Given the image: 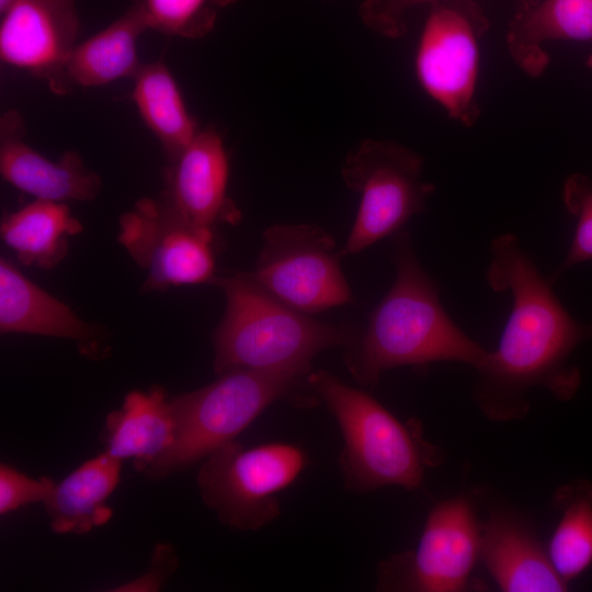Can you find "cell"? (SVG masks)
Masks as SVG:
<instances>
[{"instance_id":"cell-10","label":"cell","mask_w":592,"mask_h":592,"mask_svg":"<svg viewBox=\"0 0 592 592\" xmlns=\"http://www.w3.org/2000/svg\"><path fill=\"white\" fill-rule=\"evenodd\" d=\"M479 555L480 522L473 501L464 496L442 500L430 511L415 550L382 562L377 588L464 591Z\"/></svg>"},{"instance_id":"cell-3","label":"cell","mask_w":592,"mask_h":592,"mask_svg":"<svg viewBox=\"0 0 592 592\" xmlns=\"http://www.w3.org/2000/svg\"><path fill=\"white\" fill-rule=\"evenodd\" d=\"M226 298L213 333L214 371L232 368L312 369L323 350L345 346L357 331L319 321L269 292L253 273L215 275L210 282Z\"/></svg>"},{"instance_id":"cell-19","label":"cell","mask_w":592,"mask_h":592,"mask_svg":"<svg viewBox=\"0 0 592 592\" xmlns=\"http://www.w3.org/2000/svg\"><path fill=\"white\" fill-rule=\"evenodd\" d=\"M121 464L103 452L56 483L43 502L50 528L82 535L109 522L112 509L105 502L119 482Z\"/></svg>"},{"instance_id":"cell-9","label":"cell","mask_w":592,"mask_h":592,"mask_svg":"<svg viewBox=\"0 0 592 592\" xmlns=\"http://www.w3.org/2000/svg\"><path fill=\"white\" fill-rule=\"evenodd\" d=\"M489 27L471 0L433 3L420 38L415 68L424 90L447 114L466 126L479 116L476 84L479 44Z\"/></svg>"},{"instance_id":"cell-12","label":"cell","mask_w":592,"mask_h":592,"mask_svg":"<svg viewBox=\"0 0 592 592\" xmlns=\"http://www.w3.org/2000/svg\"><path fill=\"white\" fill-rule=\"evenodd\" d=\"M1 16V61L44 80L56 94L71 92L66 65L80 25L75 0H13Z\"/></svg>"},{"instance_id":"cell-17","label":"cell","mask_w":592,"mask_h":592,"mask_svg":"<svg viewBox=\"0 0 592 592\" xmlns=\"http://www.w3.org/2000/svg\"><path fill=\"white\" fill-rule=\"evenodd\" d=\"M174 434L170 399L162 387L153 386L125 396L122 407L107 414L101 440L104 453L121 462L132 458L143 473L170 448Z\"/></svg>"},{"instance_id":"cell-13","label":"cell","mask_w":592,"mask_h":592,"mask_svg":"<svg viewBox=\"0 0 592 592\" xmlns=\"http://www.w3.org/2000/svg\"><path fill=\"white\" fill-rule=\"evenodd\" d=\"M162 201L191 226L216 232L219 223L240 214L227 196L228 157L220 135L198 130L163 171Z\"/></svg>"},{"instance_id":"cell-26","label":"cell","mask_w":592,"mask_h":592,"mask_svg":"<svg viewBox=\"0 0 592 592\" xmlns=\"http://www.w3.org/2000/svg\"><path fill=\"white\" fill-rule=\"evenodd\" d=\"M56 483L48 477L34 479L7 464L0 466V513L7 514L35 502H44Z\"/></svg>"},{"instance_id":"cell-5","label":"cell","mask_w":592,"mask_h":592,"mask_svg":"<svg viewBox=\"0 0 592 592\" xmlns=\"http://www.w3.org/2000/svg\"><path fill=\"white\" fill-rule=\"evenodd\" d=\"M341 430L339 464L345 489L364 493L395 486L418 489L426 468L437 464L436 448L418 422H402L369 394L318 369L308 376Z\"/></svg>"},{"instance_id":"cell-1","label":"cell","mask_w":592,"mask_h":592,"mask_svg":"<svg viewBox=\"0 0 592 592\" xmlns=\"http://www.w3.org/2000/svg\"><path fill=\"white\" fill-rule=\"evenodd\" d=\"M486 281L509 293L512 307L497 349L476 369L473 398L481 413L497 422L523 419L537 387L560 401L572 399L582 377L571 357L592 339V321L572 317L514 234L491 240Z\"/></svg>"},{"instance_id":"cell-21","label":"cell","mask_w":592,"mask_h":592,"mask_svg":"<svg viewBox=\"0 0 592 592\" xmlns=\"http://www.w3.org/2000/svg\"><path fill=\"white\" fill-rule=\"evenodd\" d=\"M82 231L66 203L37 200L5 215L2 241L26 266L55 269L67 255L68 240Z\"/></svg>"},{"instance_id":"cell-27","label":"cell","mask_w":592,"mask_h":592,"mask_svg":"<svg viewBox=\"0 0 592 592\" xmlns=\"http://www.w3.org/2000/svg\"><path fill=\"white\" fill-rule=\"evenodd\" d=\"M443 0H365L360 7V15L371 30L397 38L406 32V12L419 4L436 3Z\"/></svg>"},{"instance_id":"cell-22","label":"cell","mask_w":592,"mask_h":592,"mask_svg":"<svg viewBox=\"0 0 592 592\" xmlns=\"http://www.w3.org/2000/svg\"><path fill=\"white\" fill-rule=\"evenodd\" d=\"M133 101L169 158L179 153L197 134L178 84L162 60L144 64L134 78Z\"/></svg>"},{"instance_id":"cell-23","label":"cell","mask_w":592,"mask_h":592,"mask_svg":"<svg viewBox=\"0 0 592 592\" xmlns=\"http://www.w3.org/2000/svg\"><path fill=\"white\" fill-rule=\"evenodd\" d=\"M554 500L561 515L547 553L558 576L569 584L592 563V482L565 485Z\"/></svg>"},{"instance_id":"cell-24","label":"cell","mask_w":592,"mask_h":592,"mask_svg":"<svg viewBox=\"0 0 592 592\" xmlns=\"http://www.w3.org/2000/svg\"><path fill=\"white\" fill-rule=\"evenodd\" d=\"M238 0H134L148 30L198 39L215 26L218 12Z\"/></svg>"},{"instance_id":"cell-28","label":"cell","mask_w":592,"mask_h":592,"mask_svg":"<svg viewBox=\"0 0 592 592\" xmlns=\"http://www.w3.org/2000/svg\"><path fill=\"white\" fill-rule=\"evenodd\" d=\"M177 555L172 546L167 544L156 545L152 554V562L146 573L136 580H132L115 591H157L175 569Z\"/></svg>"},{"instance_id":"cell-14","label":"cell","mask_w":592,"mask_h":592,"mask_svg":"<svg viewBox=\"0 0 592 592\" xmlns=\"http://www.w3.org/2000/svg\"><path fill=\"white\" fill-rule=\"evenodd\" d=\"M21 114L9 110L0 118V172L15 189L37 200L66 203L93 201L101 191L100 175L76 151L58 161L45 158L25 140Z\"/></svg>"},{"instance_id":"cell-2","label":"cell","mask_w":592,"mask_h":592,"mask_svg":"<svg viewBox=\"0 0 592 592\" xmlns=\"http://www.w3.org/2000/svg\"><path fill=\"white\" fill-rule=\"evenodd\" d=\"M396 277L369 316L366 328L344 346L355 382L375 386L402 366L457 362L478 369L489 350L465 333L444 309L435 281L420 264L408 230L392 236Z\"/></svg>"},{"instance_id":"cell-8","label":"cell","mask_w":592,"mask_h":592,"mask_svg":"<svg viewBox=\"0 0 592 592\" xmlns=\"http://www.w3.org/2000/svg\"><path fill=\"white\" fill-rule=\"evenodd\" d=\"M254 277L274 296L311 315L352 304L342 251L330 234L310 224H275L262 234Z\"/></svg>"},{"instance_id":"cell-25","label":"cell","mask_w":592,"mask_h":592,"mask_svg":"<svg viewBox=\"0 0 592 592\" xmlns=\"http://www.w3.org/2000/svg\"><path fill=\"white\" fill-rule=\"evenodd\" d=\"M562 200L576 219V227L567 254L550 278L551 283L572 266L592 260V180L582 173L571 174L563 183Z\"/></svg>"},{"instance_id":"cell-4","label":"cell","mask_w":592,"mask_h":592,"mask_svg":"<svg viewBox=\"0 0 592 592\" xmlns=\"http://www.w3.org/2000/svg\"><path fill=\"white\" fill-rule=\"evenodd\" d=\"M311 372L306 368H232L204 387L172 397L174 441L143 473L162 478L194 465L235 441L280 399L311 405L315 401V396L308 394L314 392L308 383Z\"/></svg>"},{"instance_id":"cell-16","label":"cell","mask_w":592,"mask_h":592,"mask_svg":"<svg viewBox=\"0 0 592 592\" xmlns=\"http://www.w3.org/2000/svg\"><path fill=\"white\" fill-rule=\"evenodd\" d=\"M0 330L72 340L84 355L99 351V328L81 320L5 258L0 260Z\"/></svg>"},{"instance_id":"cell-20","label":"cell","mask_w":592,"mask_h":592,"mask_svg":"<svg viewBox=\"0 0 592 592\" xmlns=\"http://www.w3.org/2000/svg\"><path fill=\"white\" fill-rule=\"evenodd\" d=\"M139 8L128 10L105 29L77 44L66 65V77L72 91L135 78L143 62L138 57L139 36L147 31Z\"/></svg>"},{"instance_id":"cell-29","label":"cell","mask_w":592,"mask_h":592,"mask_svg":"<svg viewBox=\"0 0 592 592\" xmlns=\"http://www.w3.org/2000/svg\"><path fill=\"white\" fill-rule=\"evenodd\" d=\"M13 0H0V13H2Z\"/></svg>"},{"instance_id":"cell-7","label":"cell","mask_w":592,"mask_h":592,"mask_svg":"<svg viewBox=\"0 0 592 592\" xmlns=\"http://www.w3.org/2000/svg\"><path fill=\"white\" fill-rule=\"evenodd\" d=\"M423 164L418 152L386 139L363 140L346 156L341 175L361 202L343 255L396 235L425 210L435 187L423 180Z\"/></svg>"},{"instance_id":"cell-6","label":"cell","mask_w":592,"mask_h":592,"mask_svg":"<svg viewBox=\"0 0 592 592\" xmlns=\"http://www.w3.org/2000/svg\"><path fill=\"white\" fill-rule=\"evenodd\" d=\"M308 465L306 452L273 442L246 448L236 440L208 455L197 474L205 505L236 531H257L281 514L278 492Z\"/></svg>"},{"instance_id":"cell-15","label":"cell","mask_w":592,"mask_h":592,"mask_svg":"<svg viewBox=\"0 0 592 592\" xmlns=\"http://www.w3.org/2000/svg\"><path fill=\"white\" fill-rule=\"evenodd\" d=\"M479 558L501 591L557 592L568 588L532 524L514 509H492L480 522Z\"/></svg>"},{"instance_id":"cell-18","label":"cell","mask_w":592,"mask_h":592,"mask_svg":"<svg viewBox=\"0 0 592 592\" xmlns=\"http://www.w3.org/2000/svg\"><path fill=\"white\" fill-rule=\"evenodd\" d=\"M592 41V0H524L506 32L508 50L528 76L538 77L549 58L548 41Z\"/></svg>"},{"instance_id":"cell-11","label":"cell","mask_w":592,"mask_h":592,"mask_svg":"<svg viewBox=\"0 0 592 592\" xmlns=\"http://www.w3.org/2000/svg\"><path fill=\"white\" fill-rule=\"evenodd\" d=\"M118 225V242L147 273L144 289L210 283L216 275V232L191 226L161 198L138 200Z\"/></svg>"}]
</instances>
